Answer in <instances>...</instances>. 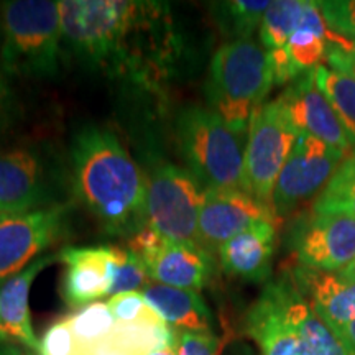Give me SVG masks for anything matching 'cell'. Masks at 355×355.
<instances>
[{"instance_id":"cell-1","label":"cell","mask_w":355,"mask_h":355,"mask_svg":"<svg viewBox=\"0 0 355 355\" xmlns=\"http://www.w3.org/2000/svg\"><path fill=\"white\" fill-rule=\"evenodd\" d=\"M63 42L87 68L159 94L180 68L183 43L170 7L144 0H63Z\"/></svg>"},{"instance_id":"cell-2","label":"cell","mask_w":355,"mask_h":355,"mask_svg":"<svg viewBox=\"0 0 355 355\" xmlns=\"http://www.w3.org/2000/svg\"><path fill=\"white\" fill-rule=\"evenodd\" d=\"M69 159L74 193L109 234L132 237L145 227L148 178L112 132L79 128Z\"/></svg>"},{"instance_id":"cell-3","label":"cell","mask_w":355,"mask_h":355,"mask_svg":"<svg viewBox=\"0 0 355 355\" xmlns=\"http://www.w3.org/2000/svg\"><path fill=\"white\" fill-rule=\"evenodd\" d=\"M0 64L8 76L44 79L60 71V2L10 0L0 3Z\"/></svg>"},{"instance_id":"cell-4","label":"cell","mask_w":355,"mask_h":355,"mask_svg":"<svg viewBox=\"0 0 355 355\" xmlns=\"http://www.w3.org/2000/svg\"><path fill=\"white\" fill-rule=\"evenodd\" d=\"M273 87L268 51L252 40L229 42L214 53L206 94L212 110L243 135L250 117Z\"/></svg>"},{"instance_id":"cell-5","label":"cell","mask_w":355,"mask_h":355,"mask_svg":"<svg viewBox=\"0 0 355 355\" xmlns=\"http://www.w3.org/2000/svg\"><path fill=\"white\" fill-rule=\"evenodd\" d=\"M176 139L181 157L204 189L245 191L242 135L216 110L188 105L178 115Z\"/></svg>"},{"instance_id":"cell-6","label":"cell","mask_w":355,"mask_h":355,"mask_svg":"<svg viewBox=\"0 0 355 355\" xmlns=\"http://www.w3.org/2000/svg\"><path fill=\"white\" fill-rule=\"evenodd\" d=\"M298 137L278 99L263 102L254 110L243 153L245 193L272 206L275 184Z\"/></svg>"},{"instance_id":"cell-7","label":"cell","mask_w":355,"mask_h":355,"mask_svg":"<svg viewBox=\"0 0 355 355\" xmlns=\"http://www.w3.org/2000/svg\"><path fill=\"white\" fill-rule=\"evenodd\" d=\"M204 188L193 173L173 163L155 168L148 178L146 225L173 242L199 245V216Z\"/></svg>"},{"instance_id":"cell-8","label":"cell","mask_w":355,"mask_h":355,"mask_svg":"<svg viewBox=\"0 0 355 355\" xmlns=\"http://www.w3.org/2000/svg\"><path fill=\"white\" fill-rule=\"evenodd\" d=\"M127 248L141 260L150 279L159 285L201 291L214 272L212 255L204 248L173 242L150 225L133 234Z\"/></svg>"},{"instance_id":"cell-9","label":"cell","mask_w":355,"mask_h":355,"mask_svg":"<svg viewBox=\"0 0 355 355\" xmlns=\"http://www.w3.org/2000/svg\"><path fill=\"white\" fill-rule=\"evenodd\" d=\"M344 158L324 141L301 133L273 189L272 206L279 219L319 196Z\"/></svg>"},{"instance_id":"cell-10","label":"cell","mask_w":355,"mask_h":355,"mask_svg":"<svg viewBox=\"0 0 355 355\" xmlns=\"http://www.w3.org/2000/svg\"><path fill=\"white\" fill-rule=\"evenodd\" d=\"M288 245L301 265L343 272L355 260V217L309 211L293 222Z\"/></svg>"},{"instance_id":"cell-11","label":"cell","mask_w":355,"mask_h":355,"mask_svg":"<svg viewBox=\"0 0 355 355\" xmlns=\"http://www.w3.org/2000/svg\"><path fill=\"white\" fill-rule=\"evenodd\" d=\"M68 206L42 207L0 220V285L32 265L63 234Z\"/></svg>"},{"instance_id":"cell-12","label":"cell","mask_w":355,"mask_h":355,"mask_svg":"<svg viewBox=\"0 0 355 355\" xmlns=\"http://www.w3.org/2000/svg\"><path fill=\"white\" fill-rule=\"evenodd\" d=\"M257 222L279 224L282 219L272 206L260 202L245 191L204 189L199 245L214 257L225 242Z\"/></svg>"},{"instance_id":"cell-13","label":"cell","mask_w":355,"mask_h":355,"mask_svg":"<svg viewBox=\"0 0 355 355\" xmlns=\"http://www.w3.org/2000/svg\"><path fill=\"white\" fill-rule=\"evenodd\" d=\"M277 99L296 128V132L324 141L344 157L352 152V145L345 135L339 119L326 97L314 83L313 71L291 83Z\"/></svg>"},{"instance_id":"cell-14","label":"cell","mask_w":355,"mask_h":355,"mask_svg":"<svg viewBox=\"0 0 355 355\" xmlns=\"http://www.w3.org/2000/svg\"><path fill=\"white\" fill-rule=\"evenodd\" d=\"M119 247H71L60 252V260L66 265L63 275V300L69 308L81 309L110 298L114 278V261Z\"/></svg>"},{"instance_id":"cell-15","label":"cell","mask_w":355,"mask_h":355,"mask_svg":"<svg viewBox=\"0 0 355 355\" xmlns=\"http://www.w3.org/2000/svg\"><path fill=\"white\" fill-rule=\"evenodd\" d=\"M314 313L339 337L355 319V278L296 263L288 270Z\"/></svg>"},{"instance_id":"cell-16","label":"cell","mask_w":355,"mask_h":355,"mask_svg":"<svg viewBox=\"0 0 355 355\" xmlns=\"http://www.w3.org/2000/svg\"><path fill=\"white\" fill-rule=\"evenodd\" d=\"M46 176L42 158L32 150L0 152V220L42 209Z\"/></svg>"},{"instance_id":"cell-17","label":"cell","mask_w":355,"mask_h":355,"mask_svg":"<svg viewBox=\"0 0 355 355\" xmlns=\"http://www.w3.org/2000/svg\"><path fill=\"white\" fill-rule=\"evenodd\" d=\"M60 260V254L43 255L0 285V340H12L38 354L40 340L30 314V290L46 266Z\"/></svg>"},{"instance_id":"cell-18","label":"cell","mask_w":355,"mask_h":355,"mask_svg":"<svg viewBox=\"0 0 355 355\" xmlns=\"http://www.w3.org/2000/svg\"><path fill=\"white\" fill-rule=\"evenodd\" d=\"M265 290L277 303L283 318L303 337L314 355H350L343 340L314 313L296 288L290 273L285 272L279 278L266 283Z\"/></svg>"},{"instance_id":"cell-19","label":"cell","mask_w":355,"mask_h":355,"mask_svg":"<svg viewBox=\"0 0 355 355\" xmlns=\"http://www.w3.org/2000/svg\"><path fill=\"white\" fill-rule=\"evenodd\" d=\"M279 224L257 222L219 248L220 266L230 277L265 282L272 275Z\"/></svg>"},{"instance_id":"cell-20","label":"cell","mask_w":355,"mask_h":355,"mask_svg":"<svg viewBox=\"0 0 355 355\" xmlns=\"http://www.w3.org/2000/svg\"><path fill=\"white\" fill-rule=\"evenodd\" d=\"M243 327L257 344L260 355H314L303 337L283 318L265 288L259 300L248 308Z\"/></svg>"},{"instance_id":"cell-21","label":"cell","mask_w":355,"mask_h":355,"mask_svg":"<svg viewBox=\"0 0 355 355\" xmlns=\"http://www.w3.org/2000/svg\"><path fill=\"white\" fill-rule=\"evenodd\" d=\"M140 293L170 327L189 332H214L211 309L199 291L150 283Z\"/></svg>"},{"instance_id":"cell-22","label":"cell","mask_w":355,"mask_h":355,"mask_svg":"<svg viewBox=\"0 0 355 355\" xmlns=\"http://www.w3.org/2000/svg\"><path fill=\"white\" fill-rule=\"evenodd\" d=\"M176 344V332L165 321H115L94 355H150Z\"/></svg>"},{"instance_id":"cell-23","label":"cell","mask_w":355,"mask_h":355,"mask_svg":"<svg viewBox=\"0 0 355 355\" xmlns=\"http://www.w3.org/2000/svg\"><path fill=\"white\" fill-rule=\"evenodd\" d=\"M314 83L343 123L345 135L355 148V76L331 66H318L313 69Z\"/></svg>"},{"instance_id":"cell-24","label":"cell","mask_w":355,"mask_h":355,"mask_svg":"<svg viewBox=\"0 0 355 355\" xmlns=\"http://www.w3.org/2000/svg\"><path fill=\"white\" fill-rule=\"evenodd\" d=\"M68 321L76 355H94L97 345L112 331L115 318L107 301H97L74 311Z\"/></svg>"},{"instance_id":"cell-25","label":"cell","mask_w":355,"mask_h":355,"mask_svg":"<svg viewBox=\"0 0 355 355\" xmlns=\"http://www.w3.org/2000/svg\"><path fill=\"white\" fill-rule=\"evenodd\" d=\"M270 2L266 0H230V2L212 3L214 20L219 30L230 42L250 40L257 28L260 30L261 20Z\"/></svg>"},{"instance_id":"cell-26","label":"cell","mask_w":355,"mask_h":355,"mask_svg":"<svg viewBox=\"0 0 355 355\" xmlns=\"http://www.w3.org/2000/svg\"><path fill=\"white\" fill-rule=\"evenodd\" d=\"M311 211L355 217V148L337 166L329 183L314 199Z\"/></svg>"},{"instance_id":"cell-27","label":"cell","mask_w":355,"mask_h":355,"mask_svg":"<svg viewBox=\"0 0 355 355\" xmlns=\"http://www.w3.org/2000/svg\"><path fill=\"white\" fill-rule=\"evenodd\" d=\"M153 283L148 277L145 265L128 248L119 247L117 259L114 261V278L110 298L122 293L141 291L145 286Z\"/></svg>"},{"instance_id":"cell-28","label":"cell","mask_w":355,"mask_h":355,"mask_svg":"<svg viewBox=\"0 0 355 355\" xmlns=\"http://www.w3.org/2000/svg\"><path fill=\"white\" fill-rule=\"evenodd\" d=\"M285 48L296 66L303 73H308V71H313L318 66H321L324 60H327V53L332 46L319 35L301 30V32H296L288 40Z\"/></svg>"},{"instance_id":"cell-29","label":"cell","mask_w":355,"mask_h":355,"mask_svg":"<svg viewBox=\"0 0 355 355\" xmlns=\"http://www.w3.org/2000/svg\"><path fill=\"white\" fill-rule=\"evenodd\" d=\"M107 304L110 311H112L115 321H163V318L152 308V304L144 298V295L140 291L115 295L107 300Z\"/></svg>"},{"instance_id":"cell-30","label":"cell","mask_w":355,"mask_h":355,"mask_svg":"<svg viewBox=\"0 0 355 355\" xmlns=\"http://www.w3.org/2000/svg\"><path fill=\"white\" fill-rule=\"evenodd\" d=\"M318 6L331 32L355 43V0H321Z\"/></svg>"},{"instance_id":"cell-31","label":"cell","mask_w":355,"mask_h":355,"mask_svg":"<svg viewBox=\"0 0 355 355\" xmlns=\"http://www.w3.org/2000/svg\"><path fill=\"white\" fill-rule=\"evenodd\" d=\"M178 355H222L225 345L214 332H176Z\"/></svg>"},{"instance_id":"cell-32","label":"cell","mask_w":355,"mask_h":355,"mask_svg":"<svg viewBox=\"0 0 355 355\" xmlns=\"http://www.w3.org/2000/svg\"><path fill=\"white\" fill-rule=\"evenodd\" d=\"M38 355H76L68 316L48 327L40 340Z\"/></svg>"},{"instance_id":"cell-33","label":"cell","mask_w":355,"mask_h":355,"mask_svg":"<svg viewBox=\"0 0 355 355\" xmlns=\"http://www.w3.org/2000/svg\"><path fill=\"white\" fill-rule=\"evenodd\" d=\"M270 69H272L273 86H290L296 79L303 76V71L296 66L291 60L290 53L286 48H277V50H268Z\"/></svg>"},{"instance_id":"cell-34","label":"cell","mask_w":355,"mask_h":355,"mask_svg":"<svg viewBox=\"0 0 355 355\" xmlns=\"http://www.w3.org/2000/svg\"><path fill=\"white\" fill-rule=\"evenodd\" d=\"M8 74L0 64V132L8 125L12 114V92L7 83Z\"/></svg>"},{"instance_id":"cell-35","label":"cell","mask_w":355,"mask_h":355,"mask_svg":"<svg viewBox=\"0 0 355 355\" xmlns=\"http://www.w3.org/2000/svg\"><path fill=\"white\" fill-rule=\"evenodd\" d=\"M327 63L331 68L344 71L355 76V50L354 51H345L340 48H331L327 53Z\"/></svg>"},{"instance_id":"cell-36","label":"cell","mask_w":355,"mask_h":355,"mask_svg":"<svg viewBox=\"0 0 355 355\" xmlns=\"http://www.w3.org/2000/svg\"><path fill=\"white\" fill-rule=\"evenodd\" d=\"M0 355H35L32 350L12 340H0Z\"/></svg>"},{"instance_id":"cell-37","label":"cell","mask_w":355,"mask_h":355,"mask_svg":"<svg viewBox=\"0 0 355 355\" xmlns=\"http://www.w3.org/2000/svg\"><path fill=\"white\" fill-rule=\"evenodd\" d=\"M339 339L343 340L345 347H347L350 355H355V319L349 324L345 329L339 334Z\"/></svg>"},{"instance_id":"cell-38","label":"cell","mask_w":355,"mask_h":355,"mask_svg":"<svg viewBox=\"0 0 355 355\" xmlns=\"http://www.w3.org/2000/svg\"><path fill=\"white\" fill-rule=\"evenodd\" d=\"M222 355H257V352L245 343H234L224 349Z\"/></svg>"},{"instance_id":"cell-39","label":"cell","mask_w":355,"mask_h":355,"mask_svg":"<svg viewBox=\"0 0 355 355\" xmlns=\"http://www.w3.org/2000/svg\"><path fill=\"white\" fill-rule=\"evenodd\" d=\"M150 355H178V349H176V344L173 345H168L165 349H159L157 352L150 354Z\"/></svg>"},{"instance_id":"cell-40","label":"cell","mask_w":355,"mask_h":355,"mask_svg":"<svg viewBox=\"0 0 355 355\" xmlns=\"http://www.w3.org/2000/svg\"><path fill=\"white\" fill-rule=\"evenodd\" d=\"M343 273H345V275H347V277H350V278H355V260L347 266V268L343 270Z\"/></svg>"},{"instance_id":"cell-41","label":"cell","mask_w":355,"mask_h":355,"mask_svg":"<svg viewBox=\"0 0 355 355\" xmlns=\"http://www.w3.org/2000/svg\"><path fill=\"white\" fill-rule=\"evenodd\" d=\"M0 37H2V32H0Z\"/></svg>"}]
</instances>
